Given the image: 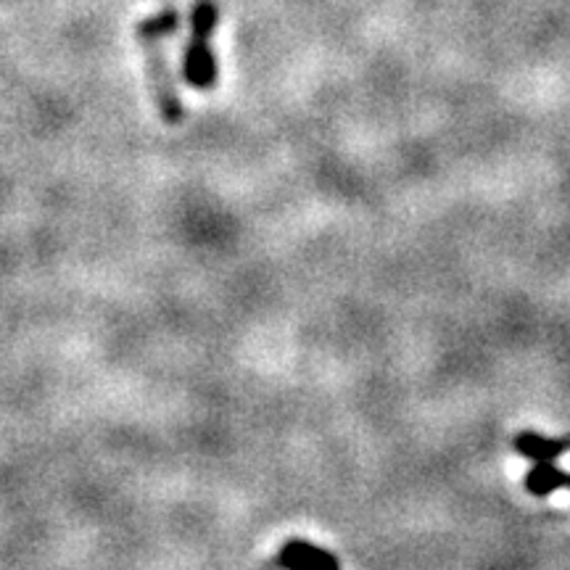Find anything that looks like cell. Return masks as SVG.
<instances>
[{
    "mask_svg": "<svg viewBox=\"0 0 570 570\" xmlns=\"http://www.w3.org/2000/svg\"><path fill=\"white\" fill-rule=\"evenodd\" d=\"M177 13L161 11L156 17L140 19L135 27V40H138L142 61H146V77L148 88H151V98L156 104V111L167 125H180L185 117L180 90H177L173 67H169L167 42L177 32Z\"/></svg>",
    "mask_w": 570,
    "mask_h": 570,
    "instance_id": "obj_1",
    "label": "cell"
},
{
    "mask_svg": "<svg viewBox=\"0 0 570 570\" xmlns=\"http://www.w3.org/2000/svg\"><path fill=\"white\" fill-rule=\"evenodd\" d=\"M219 24V9L214 0H198L190 11V38L185 42L183 75L190 88L212 90L217 85V56H214V30Z\"/></svg>",
    "mask_w": 570,
    "mask_h": 570,
    "instance_id": "obj_2",
    "label": "cell"
},
{
    "mask_svg": "<svg viewBox=\"0 0 570 570\" xmlns=\"http://www.w3.org/2000/svg\"><path fill=\"white\" fill-rule=\"evenodd\" d=\"M275 566L283 570H341V560L306 539H288L275 554Z\"/></svg>",
    "mask_w": 570,
    "mask_h": 570,
    "instance_id": "obj_3",
    "label": "cell"
},
{
    "mask_svg": "<svg viewBox=\"0 0 570 570\" xmlns=\"http://www.w3.org/2000/svg\"><path fill=\"white\" fill-rule=\"evenodd\" d=\"M515 449H518V454H523L525 460L554 462L562 452H568L570 444H568V441L547 439V436H541V433L525 431L515 439Z\"/></svg>",
    "mask_w": 570,
    "mask_h": 570,
    "instance_id": "obj_4",
    "label": "cell"
},
{
    "mask_svg": "<svg viewBox=\"0 0 570 570\" xmlns=\"http://www.w3.org/2000/svg\"><path fill=\"white\" fill-rule=\"evenodd\" d=\"M525 489L533 497H550L558 489H570V473L552 462H537L525 475Z\"/></svg>",
    "mask_w": 570,
    "mask_h": 570,
    "instance_id": "obj_5",
    "label": "cell"
}]
</instances>
